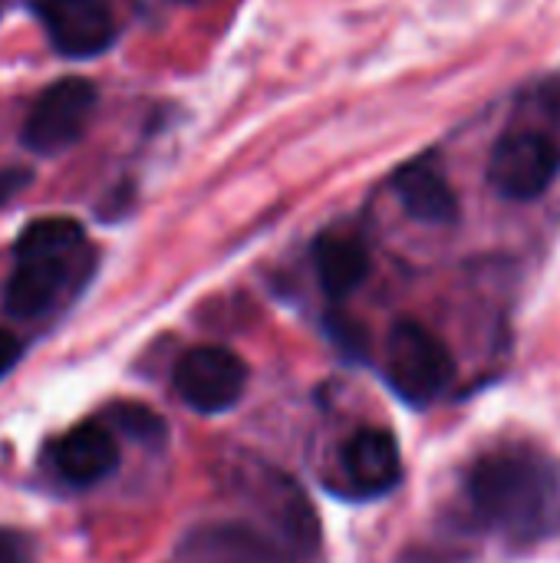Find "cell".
Listing matches in <instances>:
<instances>
[{"label": "cell", "mask_w": 560, "mask_h": 563, "mask_svg": "<svg viewBox=\"0 0 560 563\" xmlns=\"http://www.w3.org/2000/svg\"><path fill=\"white\" fill-rule=\"evenodd\" d=\"M175 396L205 416L228 412L248 386V366L238 353L224 346H195L178 356L172 369Z\"/></svg>", "instance_id": "6"}, {"label": "cell", "mask_w": 560, "mask_h": 563, "mask_svg": "<svg viewBox=\"0 0 560 563\" xmlns=\"http://www.w3.org/2000/svg\"><path fill=\"white\" fill-rule=\"evenodd\" d=\"M541 106L551 112V119L560 125V82L558 86H548V89H541Z\"/></svg>", "instance_id": "16"}, {"label": "cell", "mask_w": 560, "mask_h": 563, "mask_svg": "<svg viewBox=\"0 0 560 563\" xmlns=\"http://www.w3.org/2000/svg\"><path fill=\"white\" fill-rule=\"evenodd\" d=\"M475 521L508 544H538L560 531V462L535 445L485 452L465 475Z\"/></svg>", "instance_id": "1"}, {"label": "cell", "mask_w": 560, "mask_h": 563, "mask_svg": "<svg viewBox=\"0 0 560 563\" xmlns=\"http://www.w3.org/2000/svg\"><path fill=\"white\" fill-rule=\"evenodd\" d=\"M343 475L350 488L363 498L386 495L399 485L403 478V459L393 432L386 429H360L347 439L340 452Z\"/></svg>", "instance_id": "9"}, {"label": "cell", "mask_w": 560, "mask_h": 563, "mask_svg": "<svg viewBox=\"0 0 560 563\" xmlns=\"http://www.w3.org/2000/svg\"><path fill=\"white\" fill-rule=\"evenodd\" d=\"M327 330H330V336L340 343V350H343V353H350V356H363V350H366V336H363V330H360V323H356V320L333 313V317L327 320Z\"/></svg>", "instance_id": "13"}, {"label": "cell", "mask_w": 560, "mask_h": 563, "mask_svg": "<svg viewBox=\"0 0 560 563\" xmlns=\"http://www.w3.org/2000/svg\"><path fill=\"white\" fill-rule=\"evenodd\" d=\"M116 419H119V426H122L125 432H132V435H139V439H145V442H158V439L165 435L162 419L152 416L145 406H122V409L116 412Z\"/></svg>", "instance_id": "12"}, {"label": "cell", "mask_w": 560, "mask_h": 563, "mask_svg": "<svg viewBox=\"0 0 560 563\" xmlns=\"http://www.w3.org/2000/svg\"><path fill=\"white\" fill-rule=\"evenodd\" d=\"M26 185H30V172H23V168H0V208L7 201H13Z\"/></svg>", "instance_id": "14"}, {"label": "cell", "mask_w": 560, "mask_h": 563, "mask_svg": "<svg viewBox=\"0 0 560 563\" xmlns=\"http://www.w3.org/2000/svg\"><path fill=\"white\" fill-rule=\"evenodd\" d=\"M50 43L73 59L99 56L116 40V20L102 0H33Z\"/></svg>", "instance_id": "7"}, {"label": "cell", "mask_w": 560, "mask_h": 563, "mask_svg": "<svg viewBox=\"0 0 560 563\" xmlns=\"http://www.w3.org/2000/svg\"><path fill=\"white\" fill-rule=\"evenodd\" d=\"M20 340L10 330H0V379L13 369V363L20 360Z\"/></svg>", "instance_id": "15"}, {"label": "cell", "mask_w": 560, "mask_h": 563, "mask_svg": "<svg viewBox=\"0 0 560 563\" xmlns=\"http://www.w3.org/2000/svg\"><path fill=\"white\" fill-rule=\"evenodd\" d=\"M178 3H201V0H178Z\"/></svg>", "instance_id": "17"}, {"label": "cell", "mask_w": 560, "mask_h": 563, "mask_svg": "<svg viewBox=\"0 0 560 563\" xmlns=\"http://www.w3.org/2000/svg\"><path fill=\"white\" fill-rule=\"evenodd\" d=\"M96 112V86L83 76H66L46 86L23 122V145L36 155H56L79 142Z\"/></svg>", "instance_id": "5"}, {"label": "cell", "mask_w": 560, "mask_h": 563, "mask_svg": "<svg viewBox=\"0 0 560 563\" xmlns=\"http://www.w3.org/2000/svg\"><path fill=\"white\" fill-rule=\"evenodd\" d=\"M383 373L389 389L413 409L432 406L455 379V360L449 346L419 320H396L386 336Z\"/></svg>", "instance_id": "3"}, {"label": "cell", "mask_w": 560, "mask_h": 563, "mask_svg": "<svg viewBox=\"0 0 560 563\" xmlns=\"http://www.w3.org/2000/svg\"><path fill=\"white\" fill-rule=\"evenodd\" d=\"M53 472L69 485H96L109 478L119 465V442L106 422H79L73 426L50 452Z\"/></svg>", "instance_id": "8"}, {"label": "cell", "mask_w": 560, "mask_h": 563, "mask_svg": "<svg viewBox=\"0 0 560 563\" xmlns=\"http://www.w3.org/2000/svg\"><path fill=\"white\" fill-rule=\"evenodd\" d=\"M560 172V145L548 132H508L488 158V185L508 201L541 198Z\"/></svg>", "instance_id": "4"}, {"label": "cell", "mask_w": 560, "mask_h": 563, "mask_svg": "<svg viewBox=\"0 0 560 563\" xmlns=\"http://www.w3.org/2000/svg\"><path fill=\"white\" fill-rule=\"evenodd\" d=\"M314 267L323 294L343 300L370 277V251L360 238L330 231L314 244Z\"/></svg>", "instance_id": "11"}, {"label": "cell", "mask_w": 560, "mask_h": 563, "mask_svg": "<svg viewBox=\"0 0 560 563\" xmlns=\"http://www.w3.org/2000/svg\"><path fill=\"white\" fill-rule=\"evenodd\" d=\"M393 188L409 218L422 224H452L459 221V198L446 172L432 158H416L403 165L393 178Z\"/></svg>", "instance_id": "10"}, {"label": "cell", "mask_w": 560, "mask_h": 563, "mask_svg": "<svg viewBox=\"0 0 560 563\" xmlns=\"http://www.w3.org/2000/svg\"><path fill=\"white\" fill-rule=\"evenodd\" d=\"M92 247L73 218H40L23 228L13 244V271L3 290V307L17 320L50 313L59 300L83 287L92 271Z\"/></svg>", "instance_id": "2"}]
</instances>
